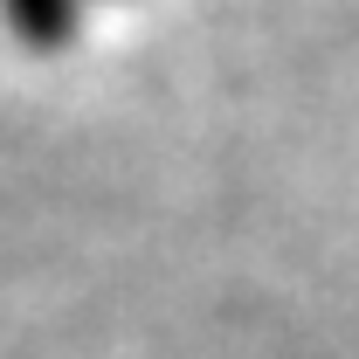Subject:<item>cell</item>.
Segmentation results:
<instances>
[{
  "instance_id": "obj_1",
  "label": "cell",
  "mask_w": 359,
  "mask_h": 359,
  "mask_svg": "<svg viewBox=\"0 0 359 359\" xmlns=\"http://www.w3.org/2000/svg\"><path fill=\"white\" fill-rule=\"evenodd\" d=\"M0 14L28 48H62L76 28V0H0Z\"/></svg>"
}]
</instances>
